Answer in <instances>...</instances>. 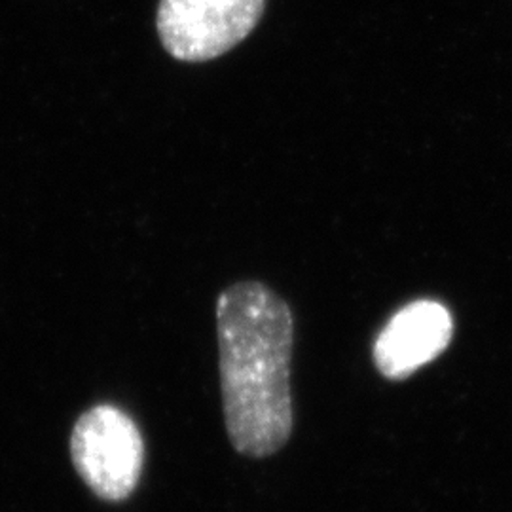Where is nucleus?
<instances>
[{
	"mask_svg": "<svg viewBox=\"0 0 512 512\" xmlns=\"http://www.w3.org/2000/svg\"><path fill=\"white\" fill-rule=\"evenodd\" d=\"M217 334L228 437L243 456H272L293 431V313L266 285L243 281L219 296Z\"/></svg>",
	"mask_w": 512,
	"mask_h": 512,
	"instance_id": "obj_1",
	"label": "nucleus"
},
{
	"mask_svg": "<svg viewBox=\"0 0 512 512\" xmlns=\"http://www.w3.org/2000/svg\"><path fill=\"white\" fill-rule=\"evenodd\" d=\"M74 469L105 501H122L137 486L145 444L135 421L110 404H99L76 421L71 437Z\"/></svg>",
	"mask_w": 512,
	"mask_h": 512,
	"instance_id": "obj_2",
	"label": "nucleus"
},
{
	"mask_svg": "<svg viewBox=\"0 0 512 512\" xmlns=\"http://www.w3.org/2000/svg\"><path fill=\"white\" fill-rule=\"evenodd\" d=\"M264 14V0H162L158 35L167 54L202 63L236 48Z\"/></svg>",
	"mask_w": 512,
	"mask_h": 512,
	"instance_id": "obj_3",
	"label": "nucleus"
},
{
	"mask_svg": "<svg viewBox=\"0 0 512 512\" xmlns=\"http://www.w3.org/2000/svg\"><path fill=\"white\" fill-rule=\"evenodd\" d=\"M454 319L435 300H418L397 311L374 344V363L387 380H406L450 346Z\"/></svg>",
	"mask_w": 512,
	"mask_h": 512,
	"instance_id": "obj_4",
	"label": "nucleus"
}]
</instances>
